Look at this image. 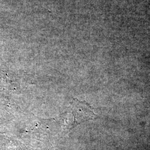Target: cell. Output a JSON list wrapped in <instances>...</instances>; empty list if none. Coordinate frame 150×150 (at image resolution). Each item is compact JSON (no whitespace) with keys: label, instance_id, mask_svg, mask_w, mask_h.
<instances>
[{"label":"cell","instance_id":"cell-1","mask_svg":"<svg viewBox=\"0 0 150 150\" xmlns=\"http://www.w3.org/2000/svg\"><path fill=\"white\" fill-rule=\"evenodd\" d=\"M70 107V112L66 120V126L69 127L73 128L79 123L96 117L92 108L86 102L74 100Z\"/></svg>","mask_w":150,"mask_h":150}]
</instances>
